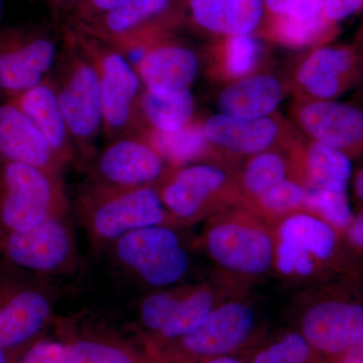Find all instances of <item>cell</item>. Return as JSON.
I'll list each match as a JSON object with an SVG mask.
<instances>
[{
  "label": "cell",
  "instance_id": "36",
  "mask_svg": "<svg viewBox=\"0 0 363 363\" xmlns=\"http://www.w3.org/2000/svg\"><path fill=\"white\" fill-rule=\"evenodd\" d=\"M13 363H67L66 343L54 340L35 341Z\"/></svg>",
  "mask_w": 363,
  "mask_h": 363
},
{
  "label": "cell",
  "instance_id": "2",
  "mask_svg": "<svg viewBox=\"0 0 363 363\" xmlns=\"http://www.w3.org/2000/svg\"><path fill=\"white\" fill-rule=\"evenodd\" d=\"M200 243L222 276L241 285L272 274V227L241 205L207 219Z\"/></svg>",
  "mask_w": 363,
  "mask_h": 363
},
{
  "label": "cell",
  "instance_id": "24",
  "mask_svg": "<svg viewBox=\"0 0 363 363\" xmlns=\"http://www.w3.org/2000/svg\"><path fill=\"white\" fill-rule=\"evenodd\" d=\"M9 100L37 126L63 166L73 161L75 156L74 142L52 81L45 79L33 89Z\"/></svg>",
  "mask_w": 363,
  "mask_h": 363
},
{
  "label": "cell",
  "instance_id": "22",
  "mask_svg": "<svg viewBox=\"0 0 363 363\" xmlns=\"http://www.w3.org/2000/svg\"><path fill=\"white\" fill-rule=\"evenodd\" d=\"M173 6L174 0H121L86 28L108 43L150 28L169 30L177 23V16H172Z\"/></svg>",
  "mask_w": 363,
  "mask_h": 363
},
{
  "label": "cell",
  "instance_id": "28",
  "mask_svg": "<svg viewBox=\"0 0 363 363\" xmlns=\"http://www.w3.org/2000/svg\"><path fill=\"white\" fill-rule=\"evenodd\" d=\"M241 204L266 192L286 179H294V166L286 149L266 150L247 157L235 169Z\"/></svg>",
  "mask_w": 363,
  "mask_h": 363
},
{
  "label": "cell",
  "instance_id": "26",
  "mask_svg": "<svg viewBox=\"0 0 363 363\" xmlns=\"http://www.w3.org/2000/svg\"><path fill=\"white\" fill-rule=\"evenodd\" d=\"M140 136L156 150L169 168H181L198 162L224 167L216 150L208 142L204 121L195 119L185 128L173 131L145 128Z\"/></svg>",
  "mask_w": 363,
  "mask_h": 363
},
{
  "label": "cell",
  "instance_id": "21",
  "mask_svg": "<svg viewBox=\"0 0 363 363\" xmlns=\"http://www.w3.org/2000/svg\"><path fill=\"white\" fill-rule=\"evenodd\" d=\"M288 81L262 71L224 86L217 98L219 113L238 118H262L278 112L286 94Z\"/></svg>",
  "mask_w": 363,
  "mask_h": 363
},
{
  "label": "cell",
  "instance_id": "39",
  "mask_svg": "<svg viewBox=\"0 0 363 363\" xmlns=\"http://www.w3.org/2000/svg\"><path fill=\"white\" fill-rule=\"evenodd\" d=\"M329 363H363V337L337 357L328 359Z\"/></svg>",
  "mask_w": 363,
  "mask_h": 363
},
{
  "label": "cell",
  "instance_id": "35",
  "mask_svg": "<svg viewBox=\"0 0 363 363\" xmlns=\"http://www.w3.org/2000/svg\"><path fill=\"white\" fill-rule=\"evenodd\" d=\"M264 14L290 20L309 21L325 16L324 0H262Z\"/></svg>",
  "mask_w": 363,
  "mask_h": 363
},
{
  "label": "cell",
  "instance_id": "18",
  "mask_svg": "<svg viewBox=\"0 0 363 363\" xmlns=\"http://www.w3.org/2000/svg\"><path fill=\"white\" fill-rule=\"evenodd\" d=\"M20 162L61 176L58 157L33 121L11 100H0V162Z\"/></svg>",
  "mask_w": 363,
  "mask_h": 363
},
{
  "label": "cell",
  "instance_id": "31",
  "mask_svg": "<svg viewBox=\"0 0 363 363\" xmlns=\"http://www.w3.org/2000/svg\"><path fill=\"white\" fill-rule=\"evenodd\" d=\"M248 363H325V359L294 328L252 351Z\"/></svg>",
  "mask_w": 363,
  "mask_h": 363
},
{
  "label": "cell",
  "instance_id": "25",
  "mask_svg": "<svg viewBox=\"0 0 363 363\" xmlns=\"http://www.w3.org/2000/svg\"><path fill=\"white\" fill-rule=\"evenodd\" d=\"M255 35L218 38L209 50L208 74L224 86L257 72L266 71L267 58Z\"/></svg>",
  "mask_w": 363,
  "mask_h": 363
},
{
  "label": "cell",
  "instance_id": "16",
  "mask_svg": "<svg viewBox=\"0 0 363 363\" xmlns=\"http://www.w3.org/2000/svg\"><path fill=\"white\" fill-rule=\"evenodd\" d=\"M95 64L99 77L104 128L107 133H119L128 126L138 104L140 79L125 59L112 49H102L85 42L82 45Z\"/></svg>",
  "mask_w": 363,
  "mask_h": 363
},
{
  "label": "cell",
  "instance_id": "20",
  "mask_svg": "<svg viewBox=\"0 0 363 363\" xmlns=\"http://www.w3.org/2000/svg\"><path fill=\"white\" fill-rule=\"evenodd\" d=\"M199 70L197 54L169 37L157 45L135 71L143 89L169 94L190 89Z\"/></svg>",
  "mask_w": 363,
  "mask_h": 363
},
{
  "label": "cell",
  "instance_id": "32",
  "mask_svg": "<svg viewBox=\"0 0 363 363\" xmlns=\"http://www.w3.org/2000/svg\"><path fill=\"white\" fill-rule=\"evenodd\" d=\"M187 286L157 289L143 298L140 306V320L150 335H156L168 323Z\"/></svg>",
  "mask_w": 363,
  "mask_h": 363
},
{
  "label": "cell",
  "instance_id": "19",
  "mask_svg": "<svg viewBox=\"0 0 363 363\" xmlns=\"http://www.w3.org/2000/svg\"><path fill=\"white\" fill-rule=\"evenodd\" d=\"M294 178L308 189L347 192L352 177L350 157L340 150L301 135L288 147Z\"/></svg>",
  "mask_w": 363,
  "mask_h": 363
},
{
  "label": "cell",
  "instance_id": "23",
  "mask_svg": "<svg viewBox=\"0 0 363 363\" xmlns=\"http://www.w3.org/2000/svg\"><path fill=\"white\" fill-rule=\"evenodd\" d=\"M191 21L218 38L255 35L264 16L262 0H187Z\"/></svg>",
  "mask_w": 363,
  "mask_h": 363
},
{
  "label": "cell",
  "instance_id": "13",
  "mask_svg": "<svg viewBox=\"0 0 363 363\" xmlns=\"http://www.w3.org/2000/svg\"><path fill=\"white\" fill-rule=\"evenodd\" d=\"M52 303L47 291L13 279H0V347L16 359L49 323Z\"/></svg>",
  "mask_w": 363,
  "mask_h": 363
},
{
  "label": "cell",
  "instance_id": "41",
  "mask_svg": "<svg viewBox=\"0 0 363 363\" xmlns=\"http://www.w3.org/2000/svg\"><path fill=\"white\" fill-rule=\"evenodd\" d=\"M252 353H242V354L227 355V357L208 358V359L182 360L171 363H248Z\"/></svg>",
  "mask_w": 363,
  "mask_h": 363
},
{
  "label": "cell",
  "instance_id": "45",
  "mask_svg": "<svg viewBox=\"0 0 363 363\" xmlns=\"http://www.w3.org/2000/svg\"><path fill=\"white\" fill-rule=\"evenodd\" d=\"M72 1H74V0H56V2L60 4H71Z\"/></svg>",
  "mask_w": 363,
  "mask_h": 363
},
{
  "label": "cell",
  "instance_id": "27",
  "mask_svg": "<svg viewBox=\"0 0 363 363\" xmlns=\"http://www.w3.org/2000/svg\"><path fill=\"white\" fill-rule=\"evenodd\" d=\"M338 33V25L326 16L309 21L290 20L264 14L255 35L289 49L328 45Z\"/></svg>",
  "mask_w": 363,
  "mask_h": 363
},
{
  "label": "cell",
  "instance_id": "34",
  "mask_svg": "<svg viewBox=\"0 0 363 363\" xmlns=\"http://www.w3.org/2000/svg\"><path fill=\"white\" fill-rule=\"evenodd\" d=\"M66 346L67 363H136L123 348L96 339H78Z\"/></svg>",
  "mask_w": 363,
  "mask_h": 363
},
{
  "label": "cell",
  "instance_id": "4",
  "mask_svg": "<svg viewBox=\"0 0 363 363\" xmlns=\"http://www.w3.org/2000/svg\"><path fill=\"white\" fill-rule=\"evenodd\" d=\"M259 315L245 293L227 298L196 330L157 350L162 363L250 352L259 343Z\"/></svg>",
  "mask_w": 363,
  "mask_h": 363
},
{
  "label": "cell",
  "instance_id": "7",
  "mask_svg": "<svg viewBox=\"0 0 363 363\" xmlns=\"http://www.w3.org/2000/svg\"><path fill=\"white\" fill-rule=\"evenodd\" d=\"M66 213L61 176L20 162H0V233L32 228Z\"/></svg>",
  "mask_w": 363,
  "mask_h": 363
},
{
  "label": "cell",
  "instance_id": "40",
  "mask_svg": "<svg viewBox=\"0 0 363 363\" xmlns=\"http://www.w3.org/2000/svg\"><path fill=\"white\" fill-rule=\"evenodd\" d=\"M83 1H84L85 11L92 14L94 18H97L116 6L121 0H83Z\"/></svg>",
  "mask_w": 363,
  "mask_h": 363
},
{
  "label": "cell",
  "instance_id": "37",
  "mask_svg": "<svg viewBox=\"0 0 363 363\" xmlns=\"http://www.w3.org/2000/svg\"><path fill=\"white\" fill-rule=\"evenodd\" d=\"M344 247L348 257L354 255L363 262V210L354 215L352 222L342 234Z\"/></svg>",
  "mask_w": 363,
  "mask_h": 363
},
{
  "label": "cell",
  "instance_id": "30",
  "mask_svg": "<svg viewBox=\"0 0 363 363\" xmlns=\"http://www.w3.org/2000/svg\"><path fill=\"white\" fill-rule=\"evenodd\" d=\"M308 194L309 189L302 183L286 179L241 206L247 208L267 225L272 226L291 215L308 212Z\"/></svg>",
  "mask_w": 363,
  "mask_h": 363
},
{
  "label": "cell",
  "instance_id": "1",
  "mask_svg": "<svg viewBox=\"0 0 363 363\" xmlns=\"http://www.w3.org/2000/svg\"><path fill=\"white\" fill-rule=\"evenodd\" d=\"M271 227L272 274L284 283L309 288L348 269L350 257L342 234L316 215L300 212Z\"/></svg>",
  "mask_w": 363,
  "mask_h": 363
},
{
  "label": "cell",
  "instance_id": "44",
  "mask_svg": "<svg viewBox=\"0 0 363 363\" xmlns=\"http://www.w3.org/2000/svg\"><path fill=\"white\" fill-rule=\"evenodd\" d=\"M13 357L6 350L0 347V363H13Z\"/></svg>",
  "mask_w": 363,
  "mask_h": 363
},
{
  "label": "cell",
  "instance_id": "5",
  "mask_svg": "<svg viewBox=\"0 0 363 363\" xmlns=\"http://www.w3.org/2000/svg\"><path fill=\"white\" fill-rule=\"evenodd\" d=\"M157 189L178 227L207 220L241 204L235 171L210 162L171 169Z\"/></svg>",
  "mask_w": 363,
  "mask_h": 363
},
{
  "label": "cell",
  "instance_id": "8",
  "mask_svg": "<svg viewBox=\"0 0 363 363\" xmlns=\"http://www.w3.org/2000/svg\"><path fill=\"white\" fill-rule=\"evenodd\" d=\"M175 227H143L113 243L119 264L145 285L162 289L185 278L190 259Z\"/></svg>",
  "mask_w": 363,
  "mask_h": 363
},
{
  "label": "cell",
  "instance_id": "9",
  "mask_svg": "<svg viewBox=\"0 0 363 363\" xmlns=\"http://www.w3.org/2000/svg\"><path fill=\"white\" fill-rule=\"evenodd\" d=\"M0 257L11 266L37 274L72 271L77 264L78 252L68 213L25 230L0 233Z\"/></svg>",
  "mask_w": 363,
  "mask_h": 363
},
{
  "label": "cell",
  "instance_id": "38",
  "mask_svg": "<svg viewBox=\"0 0 363 363\" xmlns=\"http://www.w3.org/2000/svg\"><path fill=\"white\" fill-rule=\"evenodd\" d=\"M363 7V0H324V13L331 23L350 18Z\"/></svg>",
  "mask_w": 363,
  "mask_h": 363
},
{
  "label": "cell",
  "instance_id": "6",
  "mask_svg": "<svg viewBox=\"0 0 363 363\" xmlns=\"http://www.w3.org/2000/svg\"><path fill=\"white\" fill-rule=\"evenodd\" d=\"M309 288L295 306V329L324 359H331L363 337V298L335 288Z\"/></svg>",
  "mask_w": 363,
  "mask_h": 363
},
{
  "label": "cell",
  "instance_id": "46",
  "mask_svg": "<svg viewBox=\"0 0 363 363\" xmlns=\"http://www.w3.org/2000/svg\"><path fill=\"white\" fill-rule=\"evenodd\" d=\"M1 7H2V2H1V0H0V16H1Z\"/></svg>",
  "mask_w": 363,
  "mask_h": 363
},
{
  "label": "cell",
  "instance_id": "15",
  "mask_svg": "<svg viewBox=\"0 0 363 363\" xmlns=\"http://www.w3.org/2000/svg\"><path fill=\"white\" fill-rule=\"evenodd\" d=\"M56 45L47 35L26 30L0 32V95L11 99L47 79Z\"/></svg>",
  "mask_w": 363,
  "mask_h": 363
},
{
  "label": "cell",
  "instance_id": "29",
  "mask_svg": "<svg viewBox=\"0 0 363 363\" xmlns=\"http://www.w3.org/2000/svg\"><path fill=\"white\" fill-rule=\"evenodd\" d=\"M138 108L150 130H178L195 121V99L190 89L169 94L143 89Z\"/></svg>",
  "mask_w": 363,
  "mask_h": 363
},
{
  "label": "cell",
  "instance_id": "3",
  "mask_svg": "<svg viewBox=\"0 0 363 363\" xmlns=\"http://www.w3.org/2000/svg\"><path fill=\"white\" fill-rule=\"evenodd\" d=\"M79 219L96 245H113L125 234L143 227L178 228L156 186H116L98 183L79 195Z\"/></svg>",
  "mask_w": 363,
  "mask_h": 363
},
{
  "label": "cell",
  "instance_id": "14",
  "mask_svg": "<svg viewBox=\"0 0 363 363\" xmlns=\"http://www.w3.org/2000/svg\"><path fill=\"white\" fill-rule=\"evenodd\" d=\"M55 87L72 140L87 147L104 126L99 77L89 55H73Z\"/></svg>",
  "mask_w": 363,
  "mask_h": 363
},
{
  "label": "cell",
  "instance_id": "17",
  "mask_svg": "<svg viewBox=\"0 0 363 363\" xmlns=\"http://www.w3.org/2000/svg\"><path fill=\"white\" fill-rule=\"evenodd\" d=\"M169 168L142 136L119 138L100 154V183L116 186H157Z\"/></svg>",
  "mask_w": 363,
  "mask_h": 363
},
{
  "label": "cell",
  "instance_id": "43",
  "mask_svg": "<svg viewBox=\"0 0 363 363\" xmlns=\"http://www.w3.org/2000/svg\"><path fill=\"white\" fill-rule=\"evenodd\" d=\"M355 50H357L358 59H359V66H360V81L359 84L362 85L363 88V25L362 28L358 30L357 37H355L354 40Z\"/></svg>",
  "mask_w": 363,
  "mask_h": 363
},
{
  "label": "cell",
  "instance_id": "11",
  "mask_svg": "<svg viewBox=\"0 0 363 363\" xmlns=\"http://www.w3.org/2000/svg\"><path fill=\"white\" fill-rule=\"evenodd\" d=\"M294 98L337 100L359 84L360 66L353 45H320L298 60L288 79Z\"/></svg>",
  "mask_w": 363,
  "mask_h": 363
},
{
  "label": "cell",
  "instance_id": "42",
  "mask_svg": "<svg viewBox=\"0 0 363 363\" xmlns=\"http://www.w3.org/2000/svg\"><path fill=\"white\" fill-rule=\"evenodd\" d=\"M353 194L360 204H363V166L357 169L353 177Z\"/></svg>",
  "mask_w": 363,
  "mask_h": 363
},
{
  "label": "cell",
  "instance_id": "12",
  "mask_svg": "<svg viewBox=\"0 0 363 363\" xmlns=\"http://www.w3.org/2000/svg\"><path fill=\"white\" fill-rule=\"evenodd\" d=\"M291 121L306 138L340 150L351 161L363 157V107L337 100L294 98Z\"/></svg>",
  "mask_w": 363,
  "mask_h": 363
},
{
  "label": "cell",
  "instance_id": "10",
  "mask_svg": "<svg viewBox=\"0 0 363 363\" xmlns=\"http://www.w3.org/2000/svg\"><path fill=\"white\" fill-rule=\"evenodd\" d=\"M204 131L223 166L234 171L247 157L286 149L301 135L291 119L279 112L255 119L215 114L204 121Z\"/></svg>",
  "mask_w": 363,
  "mask_h": 363
},
{
  "label": "cell",
  "instance_id": "33",
  "mask_svg": "<svg viewBox=\"0 0 363 363\" xmlns=\"http://www.w3.org/2000/svg\"><path fill=\"white\" fill-rule=\"evenodd\" d=\"M307 211L316 215L341 234L354 218L347 192L309 189Z\"/></svg>",
  "mask_w": 363,
  "mask_h": 363
}]
</instances>
